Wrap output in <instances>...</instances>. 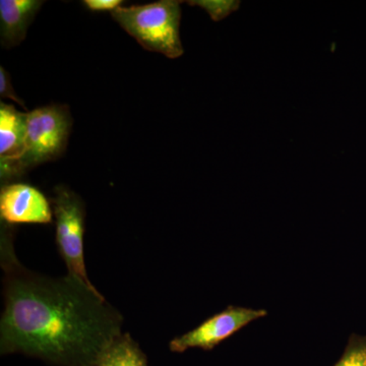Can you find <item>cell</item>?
I'll list each match as a JSON object with an SVG mask.
<instances>
[{
  "label": "cell",
  "instance_id": "6",
  "mask_svg": "<svg viewBox=\"0 0 366 366\" xmlns=\"http://www.w3.org/2000/svg\"><path fill=\"white\" fill-rule=\"evenodd\" d=\"M0 216L2 223L50 224L52 207L39 189L26 183H9L0 190Z\"/></svg>",
  "mask_w": 366,
  "mask_h": 366
},
{
  "label": "cell",
  "instance_id": "8",
  "mask_svg": "<svg viewBox=\"0 0 366 366\" xmlns=\"http://www.w3.org/2000/svg\"><path fill=\"white\" fill-rule=\"evenodd\" d=\"M26 113L0 103V165L20 157L25 149Z\"/></svg>",
  "mask_w": 366,
  "mask_h": 366
},
{
  "label": "cell",
  "instance_id": "2",
  "mask_svg": "<svg viewBox=\"0 0 366 366\" xmlns=\"http://www.w3.org/2000/svg\"><path fill=\"white\" fill-rule=\"evenodd\" d=\"M72 118L66 105H49L26 113V137L23 154L0 165L2 185L9 184L41 164L56 160L66 151Z\"/></svg>",
  "mask_w": 366,
  "mask_h": 366
},
{
  "label": "cell",
  "instance_id": "5",
  "mask_svg": "<svg viewBox=\"0 0 366 366\" xmlns=\"http://www.w3.org/2000/svg\"><path fill=\"white\" fill-rule=\"evenodd\" d=\"M266 315L264 310L230 305L223 312L204 320L196 329L173 339L169 343V349L175 353L194 348L212 350L250 322Z\"/></svg>",
  "mask_w": 366,
  "mask_h": 366
},
{
  "label": "cell",
  "instance_id": "3",
  "mask_svg": "<svg viewBox=\"0 0 366 366\" xmlns=\"http://www.w3.org/2000/svg\"><path fill=\"white\" fill-rule=\"evenodd\" d=\"M182 1L160 0L144 6H120L112 18L149 51L177 59L184 53L180 40Z\"/></svg>",
  "mask_w": 366,
  "mask_h": 366
},
{
  "label": "cell",
  "instance_id": "7",
  "mask_svg": "<svg viewBox=\"0 0 366 366\" xmlns=\"http://www.w3.org/2000/svg\"><path fill=\"white\" fill-rule=\"evenodd\" d=\"M41 0H1L0 1V39L2 47L20 45L29 26L39 13Z\"/></svg>",
  "mask_w": 366,
  "mask_h": 366
},
{
  "label": "cell",
  "instance_id": "10",
  "mask_svg": "<svg viewBox=\"0 0 366 366\" xmlns=\"http://www.w3.org/2000/svg\"><path fill=\"white\" fill-rule=\"evenodd\" d=\"M192 6H199L208 13L214 21H220L234 13L240 7L242 2L238 0H192L187 1Z\"/></svg>",
  "mask_w": 366,
  "mask_h": 366
},
{
  "label": "cell",
  "instance_id": "4",
  "mask_svg": "<svg viewBox=\"0 0 366 366\" xmlns=\"http://www.w3.org/2000/svg\"><path fill=\"white\" fill-rule=\"evenodd\" d=\"M51 207L56 231L55 238L57 249L66 264L67 274L90 287H95L86 273L84 255L85 203L74 190L64 185H59L54 189Z\"/></svg>",
  "mask_w": 366,
  "mask_h": 366
},
{
  "label": "cell",
  "instance_id": "9",
  "mask_svg": "<svg viewBox=\"0 0 366 366\" xmlns=\"http://www.w3.org/2000/svg\"><path fill=\"white\" fill-rule=\"evenodd\" d=\"M95 366H149L148 358L129 333L117 336L101 354Z\"/></svg>",
  "mask_w": 366,
  "mask_h": 366
},
{
  "label": "cell",
  "instance_id": "11",
  "mask_svg": "<svg viewBox=\"0 0 366 366\" xmlns=\"http://www.w3.org/2000/svg\"><path fill=\"white\" fill-rule=\"evenodd\" d=\"M334 366H366V337L351 336L343 355Z\"/></svg>",
  "mask_w": 366,
  "mask_h": 366
},
{
  "label": "cell",
  "instance_id": "1",
  "mask_svg": "<svg viewBox=\"0 0 366 366\" xmlns=\"http://www.w3.org/2000/svg\"><path fill=\"white\" fill-rule=\"evenodd\" d=\"M4 310L0 352L55 366H95L124 317L96 287L66 274L51 278L24 268L14 255L13 226L2 223Z\"/></svg>",
  "mask_w": 366,
  "mask_h": 366
},
{
  "label": "cell",
  "instance_id": "12",
  "mask_svg": "<svg viewBox=\"0 0 366 366\" xmlns=\"http://www.w3.org/2000/svg\"><path fill=\"white\" fill-rule=\"evenodd\" d=\"M0 96L2 98H9L14 102L19 103L25 108L23 100L14 92L13 85H11V76H9V72L4 69L0 67Z\"/></svg>",
  "mask_w": 366,
  "mask_h": 366
},
{
  "label": "cell",
  "instance_id": "13",
  "mask_svg": "<svg viewBox=\"0 0 366 366\" xmlns=\"http://www.w3.org/2000/svg\"><path fill=\"white\" fill-rule=\"evenodd\" d=\"M124 1L122 0H85L84 4L88 7L90 11H115L118 7L122 6Z\"/></svg>",
  "mask_w": 366,
  "mask_h": 366
}]
</instances>
